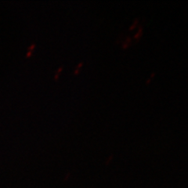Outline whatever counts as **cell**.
I'll return each instance as SVG.
<instances>
[{"instance_id":"cell-2","label":"cell","mask_w":188,"mask_h":188,"mask_svg":"<svg viewBox=\"0 0 188 188\" xmlns=\"http://www.w3.org/2000/svg\"><path fill=\"white\" fill-rule=\"evenodd\" d=\"M138 21H139V20L137 19V18H136L135 20H134V22H133V24H131V26H130V28H129V29H133V28H134V27L136 26V24H138Z\"/></svg>"},{"instance_id":"cell-1","label":"cell","mask_w":188,"mask_h":188,"mask_svg":"<svg viewBox=\"0 0 188 188\" xmlns=\"http://www.w3.org/2000/svg\"><path fill=\"white\" fill-rule=\"evenodd\" d=\"M141 34H142V27H140V28H139V31L137 32L135 34V35H134V38H139L140 37V35H141Z\"/></svg>"},{"instance_id":"cell-3","label":"cell","mask_w":188,"mask_h":188,"mask_svg":"<svg viewBox=\"0 0 188 188\" xmlns=\"http://www.w3.org/2000/svg\"><path fill=\"white\" fill-rule=\"evenodd\" d=\"M35 43H32V44L29 46V48H28V50L32 51V50H33V49H34V47H35Z\"/></svg>"},{"instance_id":"cell-6","label":"cell","mask_w":188,"mask_h":188,"mask_svg":"<svg viewBox=\"0 0 188 188\" xmlns=\"http://www.w3.org/2000/svg\"><path fill=\"white\" fill-rule=\"evenodd\" d=\"M32 51H30V50H28V53H27V54H26V55H27V56H29L31 55V54H32Z\"/></svg>"},{"instance_id":"cell-4","label":"cell","mask_w":188,"mask_h":188,"mask_svg":"<svg viewBox=\"0 0 188 188\" xmlns=\"http://www.w3.org/2000/svg\"><path fill=\"white\" fill-rule=\"evenodd\" d=\"M62 69H63V66H60V68H59L57 69V71H56V73H57V74H58V73H59V72H60V71L61 70H62Z\"/></svg>"},{"instance_id":"cell-5","label":"cell","mask_w":188,"mask_h":188,"mask_svg":"<svg viewBox=\"0 0 188 188\" xmlns=\"http://www.w3.org/2000/svg\"><path fill=\"white\" fill-rule=\"evenodd\" d=\"M82 64H83V62H80V63H79V64H78V66H77V68H78H78H80V67L82 65Z\"/></svg>"},{"instance_id":"cell-7","label":"cell","mask_w":188,"mask_h":188,"mask_svg":"<svg viewBox=\"0 0 188 188\" xmlns=\"http://www.w3.org/2000/svg\"><path fill=\"white\" fill-rule=\"evenodd\" d=\"M58 75H59V74H58L57 73H56V74H55V78H58Z\"/></svg>"}]
</instances>
